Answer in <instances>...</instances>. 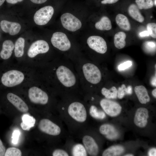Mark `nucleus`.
I'll return each instance as SVG.
<instances>
[{"instance_id":"1","label":"nucleus","mask_w":156,"mask_h":156,"mask_svg":"<svg viewBox=\"0 0 156 156\" xmlns=\"http://www.w3.org/2000/svg\"><path fill=\"white\" fill-rule=\"evenodd\" d=\"M24 79L23 73L16 70H12L4 73L1 78V82L4 86L13 87L21 83Z\"/></svg>"},{"instance_id":"2","label":"nucleus","mask_w":156,"mask_h":156,"mask_svg":"<svg viewBox=\"0 0 156 156\" xmlns=\"http://www.w3.org/2000/svg\"><path fill=\"white\" fill-rule=\"evenodd\" d=\"M69 116L74 120L79 122H83L87 117L86 111L84 105L81 103L75 102L71 103L68 109Z\"/></svg>"},{"instance_id":"3","label":"nucleus","mask_w":156,"mask_h":156,"mask_svg":"<svg viewBox=\"0 0 156 156\" xmlns=\"http://www.w3.org/2000/svg\"><path fill=\"white\" fill-rule=\"evenodd\" d=\"M56 74L60 81L65 87H72L76 83V79L74 75L68 68L64 66H59L57 69Z\"/></svg>"},{"instance_id":"4","label":"nucleus","mask_w":156,"mask_h":156,"mask_svg":"<svg viewBox=\"0 0 156 156\" xmlns=\"http://www.w3.org/2000/svg\"><path fill=\"white\" fill-rule=\"evenodd\" d=\"M82 69L86 80L93 84L99 83L101 79V74L99 68L95 65L90 63L84 64Z\"/></svg>"},{"instance_id":"5","label":"nucleus","mask_w":156,"mask_h":156,"mask_svg":"<svg viewBox=\"0 0 156 156\" xmlns=\"http://www.w3.org/2000/svg\"><path fill=\"white\" fill-rule=\"evenodd\" d=\"M54 12L53 7L47 5L42 7L35 13L34 19L37 25H40L46 24L51 19Z\"/></svg>"},{"instance_id":"6","label":"nucleus","mask_w":156,"mask_h":156,"mask_svg":"<svg viewBox=\"0 0 156 156\" xmlns=\"http://www.w3.org/2000/svg\"><path fill=\"white\" fill-rule=\"evenodd\" d=\"M60 19L64 27L70 31H76L82 26V23L80 20L69 13H66L62 14Z\"/></svg>"},{"instance_id":"7","label":"nucleus","mask_w":156,"mask_h":156,"mask_svg":"<svg viewBox=\"0 0 156 156\" xmlns=\"http://www.w3.org/2000/svg\"><path fill=\"white\" fill-rule=\"evenodd\" d=\"M53 46L59 50L66 51L71 47V43L66 35L62 32L54 33L51 39Z\"/></svg>"},{"instance_id":"8","label":"nucleus","mask_w":156,"mask_h":156,"mask_svg":"<svg viewBox=\"0 0 156 156\" xmlns=\"http://www.w3.org/2000/svg\"><path fill=\"white\" fill-rule=\"evenodd\" d=\"M28 96L30 101L34 103L41 105L46 104L49 97L47 93L36 87H33L28 90Z\"/></svg>"},{"instance_id":"9","label":"nucleus","mask_w":156,"mask_h":156,"mask_svg":"<svg viewBox=\"0 0 156 156\" xmlns=\"http://www.w3.org/2000/svg\"><path fill=\"white\" fill-rule=\"evenodd\" d=\"M89 47L97 52L104 54L107 50L106 42L102 37L97 36H90L87 40Z\"/></svg>"},{"instance_id":"10","label":"nucleus","mask_w":156,"mask_h":156,"mask_svg":"<svg viewBox=\"0 0 156 156\" xmlns=\"http://www.w3.org/2000/svg\"><path fill=\"white\" fill-rule=\"evenodd\" d=\"M38 127L42 132L53 136L58 135L61 132V129L58 125L47 119L41 120Z\"/></svg>"},{"instance_id":"11","label":"nucleus","mask_w":156,"mask_h":156,"mask_svg":"<svg viewBox=\"0 0 156 156\" xmlns=\"http://www.w3.org/2000/svg\"><path fill=\"white\" fill-rule=\"evenodd\" d=\"M49 49V45L46 41L43 40H37L30 46L27 51V55L30 58H33L39 54L47 52Z\"/></svg>"},{"instance_id":"12","label":"nucleus","mask_w":156,"mask_h":156,"mask_svg":"<svg viewBox=\"0 0 156 156\" xmlns=\"http://www.w3.org/2000/svg\"><path fill=\"white\" fill-rule=\"evenodd\" d=\"M100 105L105 112L111 116H115L120 113L122 107L117 103L106 99H103Z\"/></svg>"},{"instance_id":"13","label":"nucleus","mask_w":156,"mask_h":156,"mask_svg":"<svg viewBox=\"0 0 156 156\" xmlns=\"http://www.w3.org/2000/svg\"><path fill=\"white\" fill-rule=\"evenodd\" d=\"M0 25L3 32L8 33L12 36L18 34L21 29V26L19 23L5 20L1 21L0 23Z\"/></svg>"},{"instance_id":"14","label":"nucleus","mask_w":156,"mask_h":156,"mask_svg":"<svg viewBox=\"0 0 156 156\" xmlns=\"http://www.w3.org/2000/svg\"><path fill=\"white\" fill-rule=\"evenodd\" d=\"M82 142L87 152L90 155L96 156L99 147L94 139L91 136L85 135L82 138Z\"/></svg>"},{"instance_id":"15","label":"nucleus","mask_w":156,"mask_h":156,"mask_svg":"<svg viewBox=\"0 0 156 156\" xmlns=\"http://www.w3.org/2000/svg\"><path fill=\"white\" fill-rule=\"evenodd\" d=\"M148 111L144 108H138L136 111L134 118V122L137 126L141 128L145 127L148 122Z\"/></svg>"},{"instance_id":"16","label":"nucleus","mask_w":156,"mask_h":156,"mask_svg":"<svg viewBox=\"0 0 156 156\" xmlns=\"http://www.w3.org/2000/svg\"><path fill=\"white\" fill-rule=\"evenodd\" d=\"M7 97L9 101L20 111L26 113L28 111L29 108L27 104L17 95L9 93L8 94Z\"/></svg>"},{"instance_id":"17","label":"nucleus","mask_w":156,"mask_h":156,"mask_svg":"<svg viewBox=\"0 0 156 156\" xmlns=\"http://www.w3.org/2000/svg\"><path fill=\"white\" fill-rule=\"evenodd\" d=\"M100 133L104 135L107 139L113 140L118 138L119 133L115 128L112 125L109 124L101 125L99 128Z\"/></svg>"},{"instance_id":"18","label":"nucleus","mask_w":156,"mask_h":156,"mask_svg":"<svg viewBox=\"0 0 156 156\" xmlns=\"http://www.w3.org/2000/svg\"><path fill=\"white\" fill-rule=\"evenodd\" d=\"M14 49V44L12 41L6 40L2 44V49L0 53L1 57L3 59L7 60L11 56Z\"/></svg>"},{"instance_id":"19","label":"nucleus","mask_w":156,"mask_h":156,"mask_svg":"<svg viewBox=\"0 0 156 156\" xmlns=\"http://www.w3.org/2000/svg\"><path fill=\"white\" fill-rule=\"evenodd\" d=\"M135 92L138 98L142 104H146L150 100L147 91L142 85L136 86L134 88Z\"/></svg>"},{"instance_id":"20","label":"nucleus","mask_w":156,"mask_h":156,"mask_svg":"<svg viewBox=\"0 0 156 156\" xmlns=\"http://www.w3.org/2000/svg\"><path fill=\"white\" fill-rule=\"evenodd\" d=\"M128 12L130 16L138 22L142 23L144 21V17L141 14L137 6L135 4H132L129 6Z\"/></svg>"},{"instance_id":"21","label":"nucleus","mask_w":156,"mask_h":156,"mask_svg":"<svg viewBox=\"0 0 156 156\" xmlns=\"http://www.w3.org/2000/svg\"><path fill=\"white\" fill-rule=\"evenodd\" d=\"M116 23L121 29L127 31L131 29V25L127 17L122 14H117L116 17Z\"/></svg>"},{"instance_id":"22","label":"nucleus","mask_w":156,"mask_h":156,"mask_svg":"<svg viewBox=\"0 0 156 156\" xmlns=\"http://www.w3.org/2000/svg\"><path fill=\"white\" fill-rule=\"evenodd\" d=\"M22 119V122L21 124V126L23 130L29 131L34 126L36 119L33 117L28 114H24Z\"/></svg>"},{"instance_id":"23","label":"nucleus","mask_w":156,"mask_h":156,"mask_svg":"<svg viewBox=\"0 0 156 156\" xmlns=\"http://www.w3.org/2000/svg\"><path fill=\"white\" fill-rule=\"evenodd\" d=\"M124 150V147L121 146H112L105 150L102 154V156H119L123 153Z\"/></svg>"},{"instance_id":"24","label":"nucleus","mask_w":156,"mask_h":156,"mask_svg":"<svg viewBox=\"0 0 156 156\" xmlns=\"http://www.w3.org/2000/svg\"><path fill=\"white\" fill-rule=\"evenodd\" d=\"M96 29L100 30H109L112 28L111 21L106 16H103L95 25Z\"/></svg>"},{"instance_id":"25","label":"nucleus","mask_w":156,"mask_h":156,"mask_svg":"<svg viewBox=\"0 0 156 156\" xmlns=\"http://www.w3.org/2000/svg\"><path fill=\"white\" fill-rule=\"evenodd\" d=\"M126 36L123 32H118L114 35V43L115 47L118 49L123 48L125 46Z\"/></svg>"},{"instance_id":"26","label":"nucleus","mask_w":156,"mask_h":156,"mask_svg":"<svg viewBox=\"0 0 156 156\" xmlns=\"http://www.w3.org/2000/svg\"><path fill=\"white\" fill-rule=\"evenodd\" d=\"M25 40L22 37L19 38L16 40L14 45L15 56L17 57H22L24 53Z\"/></svg>"},{"instance_id":"27","label":"nucleus","mask_w":156,"mask_h":156,"mask_svg":"<svg viewBox=\"0 0 156 156\" xmlns=\"http://www.w3.org/2000/svg\"><path fill=\"white\" fill-rule=\"evenodd\" d=\"M102 94L107 99H114L117 96L118 90L115 86L112 87L109 89L103 88L101 90Z\"/></svg>"},{"instance_id":"28","label":"nucleus","mask_w":156,"mask_h":156,"mask_svg":"<svg viewBox=\"0 0 156 156\" xmlns=\"http://www.w3.org/2000/svg\"><path fill=\"white\" fill-rule=\"evenodd\" d=\"M87 151L83 145L78 144L74 145L72 150V154L75 156H87Z\"/></svg>"},{"instance_id":"29","label":"nucleus","mask_w":156,"mask_h":156,"mask_svg":"<svg viewBox=\"0 0 156 156\" xmlns=\"http://www.w3.org/2000/svg\"><path fill=\"white\" fill-rule=\"evenodd\" d=\"M89 114L92 117L96 119H103L106 117L105 114L103 112L98 110L97 108L93 105L90 107Z\"/></svg>"},{"instance_id":"30","label":"nucleus","mask_w":156,"mask_h":156,"mask_svg":"<svg viewBox=\"0 0 156 156\" xmlns=\"http://www.w3.org/2000/svg\"><path fill=\"white\" fill-rule=\"evenodd\" d=\"M132 92V89L131 86H129L126 87L125 84H123L121 87L118 88L117 97L119 99H122L125 95H131Z\"/></svg>"},{"instance_id":"31","label":"nucleus","mask_w":156,"mask_h":156,"mask_svg":"<svg viewBox=\"0 0 156 156\" xmlns=\"http://www.w3.org/2000/svg\"><path fill=\"white\" fill-rule=\"evenodd\" d=\"M137 6L140 9H147L153 7L152 0H135Z\"/></svg>"},{"instance_id":"32","label":"nucleus","mask_w":156,"mask_h":156,"mask_svg":"<svg viewBox=\"0 0 156 156\" xmlns=\"http://www.w3.org/2000/svg\"><path fill=\"white\" fill-rule=\"evenodd\" d=\"M22 153L21 150L15 147L8 148L5 151V156H21Z\"/></svg>"},{"instance_id":"33","label":"nucleus","mask_w":156,"mask_h":156,"mask_svg":"<svg viewBox=\"0 0 156 156\" xmlns=\"http://www.w3.org/2000/svg\"><path fill=\"white\" fill-rule=\"evenodd\" d=\"M144 49L147 52L153 53L156 51V43L153 41H146L143 44Z\"/></svg>"},{"instance_id":"34","label":"nucleus","mask_w":156,"mask_h":156,"mask_svg":"<svg viewBox=\"0 0 156 156\" xmlns=\"http://www.w3.org/2000/svg\"><path fill=\"white\" fill-rule=\"evenodd\" d=\"M147 28L149 35L154 38H156V24L149 23L147 25Z\"/></svg>"},{"instance_id":"35","label":"nucleus","mask_w":156,"mask_h":156,"mask_svg":"<svg viewBox=\"0 0 156 156\" xmlns=\"http://www.w3.org/2000/svg\"><path fill=\"white\" fill-rule=\"evenodd\" d=\"M53 156H68L69 154L65 150L60 149L55 150L52 153Z\"/></svg>"},{"instance_id":"36","label":"nucleus","mask_w":156,"mask_h":156,"mask_svg":"<svg viewBox=\"0 0 156 156\" xmlns=\"http://www.w3.org/2000/svg\"><path fill=\"white\" fill-rule=\"evenodd\" d=\"M132 65V62L130 61H128L119 65L118 68L120 70H123L129 67Z\"/></svg>"},{"instance_id":"37","label":"nucleus","mask_w":156,"mask_h":156,"mask_svg":"<svg viewBox=\"0 0 156 156\" xmlns=\"http://www.w3.org/2000/svg\"><path fill=\"white\" fill-rule=\"evenodd\" d=\"M20 134V132L18 130H15L13 131L12 137V142L13 144H17Z\"/></svg>"},{"instance_id":"38","label":"nucleus","mask_w":156,"mask_h":156,"mask_svg":"<svg viewBox=\"0 0 156 156\" xmlns=\"http://www.w3.org/2000/svg\"><path fill=\"white\" fill-rule=\"evenodd\" d=\"M5 152V148L0 139V156H4Z\"/></svg>"},{"instance_id":"39","label":"nucleus","mask_w":156,"mask_h":156,"mask_svg":"<svg viewBox=\"0 0 156 156\" xmlns=\"http://www.w3.org/2000/svg\"><path fill=\"white\" fill-rule=\"evenodd\" d=\"M48 0H29L31 3L36 4H40L43 3Z\"/></svg>"},{"instance_id":"40","label":"nucleus","mask_w":156,"mask_h":156,"mask_svg":"<svg viewBox=\"0 0 156 156\" xmlns=\"http://www.w3.org/2000/svg\"><path fill=\"white\" fill-rule=\"evenodd\" d=\"M24 0H6L8 3L14 5L23 2Z\"/></svg>"},{"instance_id":"41","label":"nucleus","mask_w":156,"mask_h":156,"mask_svg":"<svg viewBox=\"0 0 156 156\" xmlns=\"http://www.w3.org/2000/svg\"><path fill=\"white\" fill-rule=\"evenodd\" d=\"M148 155L149 156H156V149L155 148H151L148 151Z\"/></svg>"},{"instance_id":"42","label":"nucleus","mask_w":156,"mask_h":156,"mask_svg":"<svg viewBox=\"0 0 156 156\" xmlns=\"http://www.w3.org/2000/svg\"><path fill=\"white\" fill-rule=\"evenodd\" d=\"M119 0H103L101 1V3L103 4H112L115 3Z\"/></svg>"},{"instance_id":"43","label":"nucleus","mask_w":156,"mask_h":156,"mask_svg":"<svg viewBox=\"0 0 156 156\" xmlns=\"http://www.w3.org/2000/svg\"><path fill=\"white\" fill-rule=\"evenodd\" d=\"M141 37H145L149 36V34L148 31H145L140 32L139 34Z\"/></svg>"},{"instance_id":"44","label":"nucleus","mask_w":156,"mask_h":156,"mask_svg":"<svg viewBox=\"0 0 156 156\" xmlns=\"http://www.w3.org/2000/svg\"><path fill=\"white\" fill-rule=\"evenodd\" d=\"M156 75L154 76L151 79V83L152 85L156 87Z\"/></svg>"},{"instance_id":"45","label":"nucleus","mask_w":156,"mask_h":156,"mask_svg":"<svg viewBox=\"0 0 156 156\" xmlns=\"http://www.w3.org/2000/svg\"><path fill=\"white\" fill-rule=\"evenodd\" d=\"M152 94L153 96L155 98L156 97V89H154L152 92Z\"/></svg>"},{"instance_id":"46","label":"nucleus","mask_w":156,"mask_h":156,"mask_svg":"<svg viewBox=\"0 0 156 156\" xmlns=\"http://www.w3.org/2000/svg\"><path fill=\"white\" fill-rule=\"evenodd\" d=\"M6 0H0V6L5 2Z\"/></svg>"},{"instance_id":"47","label":"nucleus","mask_w":156,"mask_h":156,"mask_svg":"<svg viewBox=\"0 0 156 156\" xmlns=\"http://www.w3.org/2000/svg\"><path fill=\"white\" fill-rule=\"evenodd\" d=\"M125 156H133V155L131 154H128L125 155Z\"/></svg>"},{"instance_id":"48","label":"nucleus","mask_w":156,"mask_h":156,"mask_svg":"<svg viewBox=\"0 0 156 156\" xmlns=\"http://www.w3.org/2000/svg\"><path fill=\"white\" fill-rule=\"evenodd\" d=\"M154 2H155V5L156 6V0H155Z\"/></svg>"}]
</instances>
